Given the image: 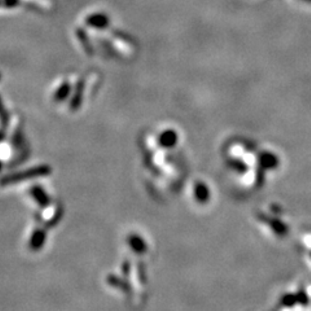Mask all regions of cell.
Wrapping results in <instances>:
<instances>
[{
	"label": "cell",
	"mask_w": 311,
	"mask_h": 311,
	"mask_svg": "<svg viewBox=\"0 0 311 311\" xmlns=\"http://www.w3.org/2000/svg\"><path fill=\"white\" fill-rule=\"evenodd\" d=\"M86 24L94 29L104 30L106 29L110 24V20L106 14L104 13H94V14H90L86 20Z\"/></svg>",
	"instance_id": "6da1fadb"
},
{
	"label": "cell",
	"mask_w": 311,
	"mask_h": 311,
	"mask_svg": "<svg viewBox=\"0 0 311 311\" xmlns=\"http://www.w3.org/2000/svg\"><path fill=\"white\" fill-rule=\"evenodd\" d=\"M76 36H78V39H80V46H82L83 50L86 51V54H88V56H92L94 48H92V46H91V43H90L88 36H87L86 32H83L82 29H78L76 30Z\"/></svg>",
	"instance_id": "7a4b0ae2"
},
{
	"label": "cell",
	"mask_w": 311,
	"mask_h": 311,
	"mask_svg": "<svg viewBox=\"0 0 311 311\" xmlns=\"http://www.w3.org/2000/svg\"><path fill=\"white\" fill-rule=\"evenodd\" d=\"M69 92H70V86L68 83H65V84H62V86L58 88V94H56V100H64V98H66Z\"/></svg>",
	"instance_id": "3957f363"
},
{
	"label": "cell",
	"mask_w": 311,
	"mask_h": 311,
	"mask_svg": "<svg viewBox=\"0 0 311 311\" xmlns=\"http://www.w3.org/2000/svg\"><path fill=\"white\" fill-rule=\"evenodd\" d=\"M20 6V0H0V6L4 8H16Z\"/></svg>",
	"instance_id": "277c9868"
},
{
	"label": "cell",
	"mask_w": 311,
	"mask_h": 311,
	"mask_svg": "<svg viewBox=\"0 0 311 311\" xmlns=\"http://www.w3.org/2000/svg\"><path fill=\"white\" fill-rule=\"evenodd\" d=\"M0 80H2V74H0Z\"/></svg>",
	"instance_id": "5b68a950"
}]
</instances>
